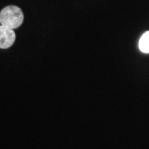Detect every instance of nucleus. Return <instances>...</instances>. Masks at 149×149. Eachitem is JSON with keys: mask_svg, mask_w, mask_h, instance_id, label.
<instances>
[{"mask_svg": "<svg viewBox=\"0 0 149 149\" xmlns=\"http://www.w3.org/2000/svg\"><path fill=\"white\" fill-rule=\"evenodd\" d=\"M23 20V13L17 6H7L0 12V24L13 30L20 27Z\"/></svg>", "mask_w": 149, "mask_h": 149, "instance_id": "f257e3e1", "label": "nucleus"}, {"mask_svg": "<svg viewBox=\"0 0 149 149\" xmlns=\"http://www.w3.org/2000/svg\"><path fill=\"white\" fill-rule=\"evenodd\" d=\"M16 40L14 30L0 24V48L8 49L11 47Z\"/></svg>", "mask_w": 149, "mask_h": 149, "instance_id": "f03ea898", "label": "nucleus"}, {"mask_svg": "<svg viewBox=\"0 0 149 149\" xmlns=\"http://www.w3.org/2000/svg\"><path fill=\"white\" fill-rule=\"evenodd\" d=\"M139 47L143 53H149V32L144 33L139 40Z\"/></svg>", "mask_w": 149, "mask_h": 149, "instance_id": "7ed1b4c3", "label": "nucleus"}]
</instances>
